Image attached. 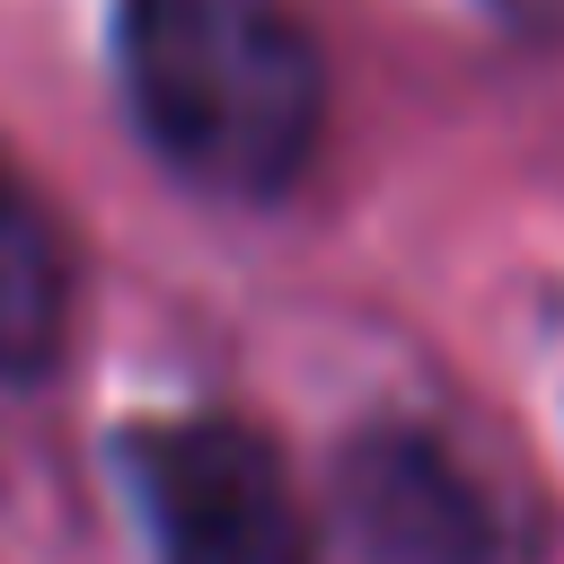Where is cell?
<instances>
[{"label": "cell", "instance_id": "5", "mask_svg": "<svg viewBox=\"0 0 564 564\" xmlns=\"http://www.w3.org/2000/svg\"><path fill=\"white\" fill-rule=\"evenodd\" d=\"M494 18H511V26H546V18H564V0H485Z\"/></svg>", "mask_w": 564, "mask_h": 564}, {"label": "cell", "instance_id": "1", "mask_svg": "<svg viewBox=\"0 0 564 564\" xmlns=\"http://www.w3.org/2000/svg\"><path fill=\"white\" fill-rule=\"evenodd\" d=\"M115 79L141 141L203 194H282L326 123V70L282 0H123Z\"/></svg>", "mask_w": 564, "mask_h": 564}, {"label": "cell", "instance_id": "3", "mask_svg": "<svg viewBox=\"0 0 564 564\" xmlns=\"http://www.w3.org/2000/svg\"><path fill=\"white\" fill-rule=\"evenodd\" d=\"M344 511L379 564H494V511L423 432H370L344 467Z\"/></svg>", "mask_w": 564, "mask_h": 564}, {"label": "cell", "instance_id": "2", "mask_svg": "<svg viewBox=\"0 0 564 564\" xmlns=\"http://www.w3.org/2000/svg\"><path fill=\"white\" fill-rule=\"evenodd\" d=\"M123 476L159 538V564H308V511L282 449L238 414L141 423Z\"/></svg>", "mask_w": 564, "mask_h": 564}, {"label": "cell", "instance_id": "4", "mask_svg": "<svg viewBox=\"0 0 564 564\" xmlns=\"http://www.w3.org/2000/svg\"><path fill=\"white\" fill-rule=\"evenodd\" d=\"M62 308H70V264L62 238L44 220V203L0 167V370H44L62 344Z\"/></svg>", "mask_w": 564, "mask_h": 564}]
</instances>
